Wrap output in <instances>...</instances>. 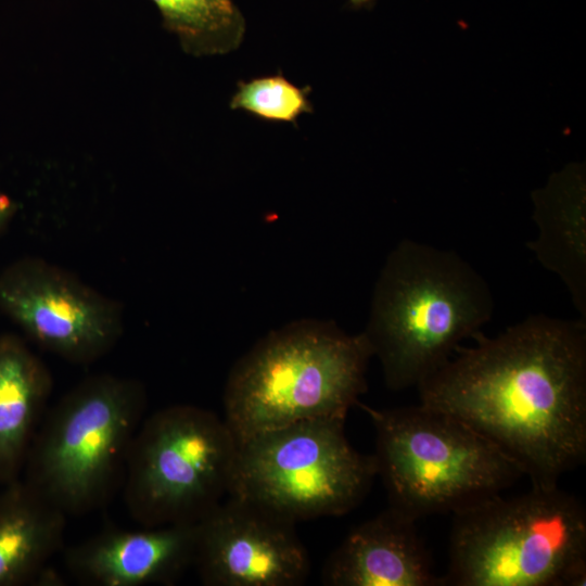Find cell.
Segmentation results:
<instances>
[{"label": "cell", "mask_w": 586, "mask_h": 586, "mask_svg": "<svg viewBox=\"0 0 586 586\" xmlns=\"http://www.w3.org/2000/svg\"><path fill=\"white\" fill-rule=\"evenodd\" d=\"M473 339L417 386L420 403L492 441L532 486H558L586 460V320L532 315Z\"/></svg>", "instance_id": "6da1fadb"}, {"label": "cell", "mask_w": 586, "mask_h": 586, "mask_svg": "<svg viewBox=\"0 0 586 586\" xmlns=\"http://www.w3.org/2000/svg\"><path fill=\"white\" fill-rule=\"evenodd\" d=\"M485 278L456 251L404 239L375 281L362 331L392 391L417 387L493 317Z\"/></svg>", "instance_id": "7a4b0ae2"}, {"label": "cell", "mask_w": 586, "mask_h": 586, "mask_svg": "<svg viewBox=\"0 0 586 586\" xmlns=\"http://www.w3.org/2000/svg\"><path fill=\"white\" fill-rule=\"evenodd\" d=\"M371 357L364 332L348 334L333 321H292L233 365L222 418L238 442L303 420H345L367 391Z\"/></svg>", "instance_id": "3957f363"}, {"label": "cell", "mask_w": 586, "mask_h": 586, "mask_svg": "<svg viewBox=\"0 0 586 586\" xmlns=\"http://www.w3.org/2000/svg\"><path fill=\"white\" fill-rule=\"evenodd\" d=\"M444 585L584 586L586 511L558 486L501 494L453 513Z\"/></svg>", "instance_id": "277c9868"}, {"label": "cell", "mask_w": 586, "mask_h": 586, "mask_svg": "<svg viewBox=\"0 0 586 586\" xmlns=\"http://www.w3.org/2000/svg\"><path fill=\"white\" fill-rule=\"evenodd\" d=\"M375 431L377 474L388 506L418 520L501 494L524 473L461 419L423 404L375 409L357 403Z\"/></svg>", "instance_id": "5b68a950"}, {"label": "cell", "mask_w": 586, "mask_h": 586, "mask_svg": "<svg viewBox=\"0 0 586 586\" xmlns=\"http://www.w3.org/2000/svg\"><path fill=\"white\" fill-rule=\"evenodd\" d=\"M145 407L138 380L109 373L82 380L38 428L24 481L66 515L100 508L124 479Z\"/></svg>", "instance_id": "8992f818"}, {"label": "cell", "mask_w": 586, "mask_h": 586, "mask_svg": "<svg viewBox=\"0 0 586 586\" xmlns=\"http://www.w3.org/2000/svg\"><path fill=\"white\" fill-rule=\"evenodd\" d=\"M344 424L337 418L309 419L239 442L228 496L295 523L348 513L378 474L373 454L357 451Z\"/></svg>", "instance_id": "52a82bcc"}, {"label": "cell", "mask_w": 586, "mask_h": 586, "mask_svg": "<svg viewBox=\"0 0 586 586\" xmlns=\"http://www.w3.org/2000/svg\"><path fill=\"white\" fill-rule=\"evenodd\" d=\"M238 446L224 418L202 407L144 418L123 479L130 517L145 527L199 522L228 496Z\"/></svg>", "instance_id": "ba28073f"}, {"label": "cell", "mask_w": 586, "mask_h": 586, "mask_svg": "<svg viewBox=\"0 0 586 586\" xmlns=\"http://www.w3.org/2000/svg\"><path fill=\"white\" fill-rule=\"evenodd\" d=\"M0 311L39 346L75 365L100 359L124 330L115 301L38 257L17 259L0 272Z\"/></svg>", "instance_id": "9c48e42d"}, {"label": "cell", "mask_w": 586, "mask_h": 586, "mask_svg": "<svg viewBox=\"0 0 586 586\" xmlns=\"http://www.w3.org/2000/svg\"><path fill=\"white\" fill-rule=\"evenodd\" d=\"M296 523L227 496L198 523L193 566L206 586H301L310 573Z\"/></svg>", "instance_id": "30bf717a"}, {"label": "cell", "mask_w": 586, "mask_h": 586, "mask_svg": "<svg viewBox=\"0 0 586 586\" xmlns=\"http://www.w3.org/2000/svg\"><path fill=\"white\" fill-rule=\"evenodd\" d=\"M198 523L107 530L71 547L65 565L89 586L173 585L193 566Z\"/></svg>", "instance_id": "8fae6325"}, {"label": "cell", "mask_w": 586, "mask_h": 586, "mask_svg": "<svg viewBox=\"0 0 586 586\" xmlns=\"http://www.w3.org/2000/svg\"><path fill=\"white\" fill-rule=\"evenodd\" d=\"M413 518L392 508L354 527L328 556L326 586H437Z\"/></svg>", "instance_id": "7c38bea8"}, {"label": "cell", "mask_w": 586, "mask_h": 586, "mask_svg": "<svg viewBox=\"0 0 586 586\" xmlns=\"http://www.w3.org/2000/svg\"><path fill=\"white\" fill-rule=\"evenodd\" d=\"M584 170L570 166L533 194L536 238L528 250L565 285L579 318L586 320V205Z\"/></svg>", "instance_id": "4fadbf2b"}, {"label": "cell", "mask_w": 586, "mask_h": 586, "mask_svg": "<svg viewBox=\"0 0 586 586\" xmlns=\"http://www.w3.org/2000/svg\"><path fill=\"white\" fill-rule=\"evenodd\" d=\"M66 514L24 480L0 493V586L56 585L48 563L61 548Z\"/></svg>", "instance_id": "5bb4252c"}, {"label": "cell", "mask_w": 586, "mask_h": 586, "mask_svg": "<svg viewBox=\"0 0 586 586\" xmlns=\"http://www.w3.org/2000/svg\"><path fill=\"white\" fill-rule=\"evenodd\" d=\"M52 391L43 361L17 335H0V484L20 479Z\"/></svg>", "instance_id": "9a60e30c"}, {"label": "cell", "mask_w": 586, "mask_h": 586, "mask_svg": "<svg viewBox=\"0 0 586 586\" xmlns=\"http://www.w3.org/2000/svg\"><path fill=\"white\" fill-rule=\"evenodd\" d=\"M167 27L189 46L225 53L242 41L244 21L233 0H152Z\"/></svg>", "instance_id": "2e32d148"}, {"label": "cell", "mask_w": 586, "mask_h": 586, "mask_svg": "<svg viewBox=\"0 0 586 586\" xmlns=\"http://www.w3.org/2000/svg\"><path fill=\"white\" fill-rule=\"evenodd\" d=\"M230 106L278 122H295L300 115L311 111L305 92L282 76L260 77L239 84Z\"/></svg>", "instance_id": "e0dca14e"}, {"label": "cell", "mask_w": 586, "mask_h": 586, "mask_svg": "<svg viewBox=\"0 0 586 586\" xmlns=\"http://www.w3.org/2000/svg\"><path fill=\"white\" fill-rule=\"evenodd\" d=\"M16 211V205L8 195L0 193V232L12 219Z\"/></svg>", "instance_id": "ac0fdd59"}, {"label": "cell", "mask_w": 586, "mask_h": 586, "mask_svg": "<svg viewBox=\"0 0 586 586\" xmlns=\"http://www.w3.org/2000/svg\"><path fill=\"white\" fill-rule=\"evenodd\" d=\"M352 4L354 5H362L368 3L370 0H349Z\"/></svg>", "instance_id": "d6986e66"}]
</instances>
